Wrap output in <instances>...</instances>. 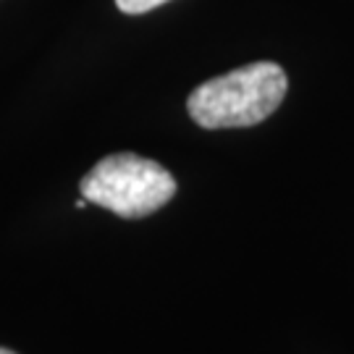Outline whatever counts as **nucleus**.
<instances>
[{
	"label": "nucleus",
	"mask_w": 354,
	"mask_h": 354,
	"mask_svg": "<svg viewBox=\"0 0 354 354\" xmlns=\"http://www.w3.org/2000/svg\"><path fill=\"white\" fill-rule=\"evenodd\" d=\"M286 74L273 61H257L215 76L187 100L192 121L203 129H244L266 121L286 97Z\"/></svg>",
	"instance_id": "f257e3e1"
},
{
	"label": "nucleus",
	"mask_w": 354,
	"mask_h": 354,
	"mask_svg": "<svg viewBox=\"0 0 354 354\" xmlns=\"http://www.w3.org/2000/svg\"><path fill=\"white\" fill-rule=\"evenodd\" d=\"M82 197L121 215L145 218L168 205L176 194V178L160 163L134 152H115L82 178Z\"/></svg>",
	"instance_id": "f03ea898"
},
{
	"label": "nucleus",
	"mask_w": 354,
	"mask_h": 354,
	"mask_svg": "<svg viewBox=\"0 0 354 354\" xmlns=\"http://www.w3.org/2000/svg\"><path fill=\"white\" fill-rule=\"evenodd\" d=\"M163 3H168V0H115L118 11L131 13V16L147 13V11H152V8H158V6H163Z\"/></svg>",
	"instance_id": "7ed1b4c3"
},
{
	"label": "nucleus",
	"mask_w": 354,
	"mask_h": 354,
	"mask_svg": "<svg viewBox=\"0 0 354 354\" xmlns=\"http://www.w3.org/2000/svg\"><path fill=\"white\" fill-rule=\"evenodd\" d=\"M0 354H13V352H8V349H0Z\"/></svg>",
	"instance_id": "20e7f679"
}]
</instances>
